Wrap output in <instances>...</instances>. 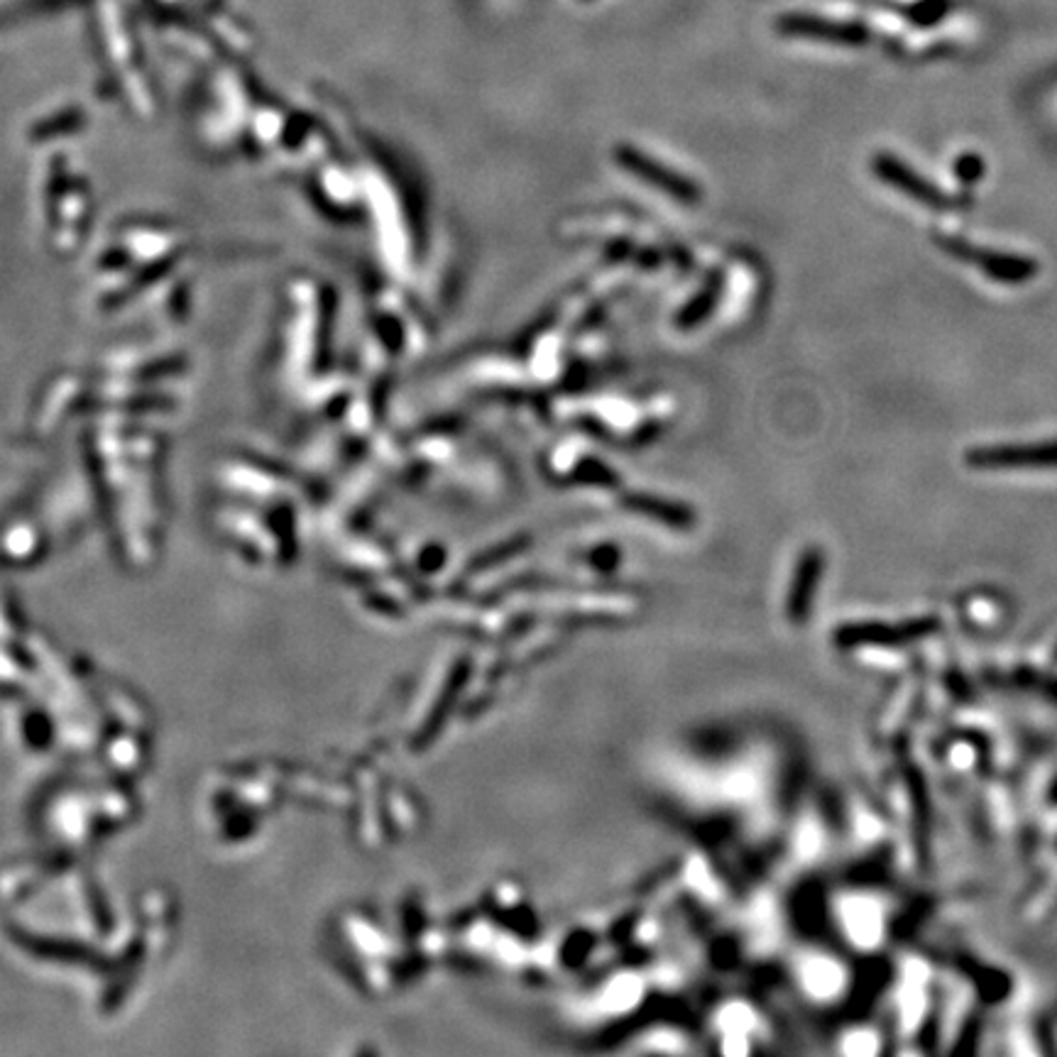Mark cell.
I'll list each match as a JSON object with an SVG mask.
<instances>
[{
    "instance_id": "obj_2",
    "label": "cell",
    "mask_w": 1057,
    "mask_h": 1057,
    "mask_svg": "<svg viewBox=\"0 0 1057 1057\" xmlns=\"http://www.w3.org/2000/svg\"><path fill=\"white\" fill-rule=\"evenodd\" d=\"M964 463L977 471H1014V468H1057V439L1028 443H996L967 451Z\"/></svg>"
},
{
    "instance_id": "obj_3",
    "label": "cell",
    "mask_w": 1057,
    "mask_h": 1057,
    "mask_svg": "<svg viewBox=\"0 0 1057 1057\" xmlns=\"http://www.w3.org/2000/svg\"><path fill=\"white\" fill-rule=\"evenodd\" d=\"M872 172L876 174L878 182L888 184L896 192L906 194L914 202L936 208V211H950L962 206L960 198L950 196L948 192H942L940 186L928 182L926 176L918 174L914 166H908L904 160H898L892 152H876L872 158Z\"/></svg>"
},
{
    "instance_id": "obj_7",
    "label": "cell",
    "mask_w": 1057,
    "mask_h": 1057,
    "mask_svg": "<svg viewBox=\"0 0 1057 1057\" xmlns=\"http://www.w3.org/2000/svg\"><path fill=\"white\" fill-rule=\"evenodd\" d=\"M954 180L960 182L962 186H974L982 182V176H984V160H982V154H977V152H964L960 154V158L954 160Z\"/></svg>"
},
{
    "instance_id": "obj_1",
    "label": "cell",
    "mask_w": 1057,
    "mask_h": 1057,
    "mask_svg": "<svg viewBox=\"0 0 1057 1057\" xmlns=\"http://www.w3.org/2000/svg\"><path fill=\"white\" fill-rule=\"evenodd\" d=\"M936 242L950 255V258L977 267V270H982L989 280H994L999 284H1011V287L1028 284L1031 280H1036L1040 270L1038 262L1026 258V255L977 248V245L972 242H967L962 238H950V236H938Z\"/></svg>"
},
{
    "instance_id": "obj_4",
    "label": "cell",
    "mask_w": 1057,
    "mask_h": 1057,
    "mask_svg": "<svg viewBox=\"0 0 1057 1057\" xmlns=\"http://www.w3.org/2000/svg\"><path fill=\"white\" fill-rule=\"evenodd\" d=\"M938 627L936 619H916L908 622V625H900V629L888 627V625H860V627H848L840 629L838 634V644L842 647H860V644H904V641H914L926 637L932 629Z\"/></svg>"
},
{
    "instance_id": "obj_6",
    "label": "cell",
    "mask_w": 1057,
    "mask_h": 1057,
    "mask_svg": "<svg viewBox=\"0 0 1057 1057\" xmlns=\"http://www.w3.org/2000/svg\"><path fill=\"white\" fill-rule=\"evenodd\" d=\"M619 162L629 166L632 172L641 174V180H649L651 184H656L659 188H666V192L676 194L678 198H686V202H693V198H698L695 186L683 182L681 176H676L671 172H664L659 164H654L651 160L641 158V154H634L632 150H619Z\"/></svg>"
},
{
    "instance_id": "obj_5",
    "label": "cell",
    "mask_w": 1057,
    "mask_h": 1057,
    "mask_svg": "<svg viewBox=\"0 0 1057 1057\" xmlns=\"http://www.w3.org/2000/svg\"><path fill=\"white\" fill-rule=\"evenodd\" d=\"M826 569V556H822L820 549L810 547L798 561V571H796V581H794V593H791V615L794 619H800L808 615L810 610V600L816 595V585L820 581V573Z\"/></svg>"
}]
</instances>
